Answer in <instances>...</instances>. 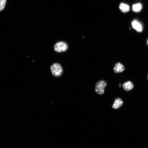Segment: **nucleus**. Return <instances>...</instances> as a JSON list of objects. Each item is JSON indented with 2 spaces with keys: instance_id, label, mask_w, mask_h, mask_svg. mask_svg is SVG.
Returning a JSON list of instances; mask_svg holds the SVG:
<instances>
[{
  "instance_id": "8",
  "label": "nucleus",
  "mask_w": 148,
  "mask_h": 148,
  "mask_svg": "<svg viewBox=\"0 0 148 148\" xmlns=\"http://www.w3.org/2000/svg\"><path fill=\"white\" fill-rule=\"evenodd\" d=\"M119 8L120 10L123 12L126 13L130 11V7L128 5L121 3L119 6Z\"/></svg>"
},
{
  "instance_id": "10",
  "label": "nucleus",
  "mask_w": 148,
  "mask_h": 148,
  "mask_svg": "<svg viewBox=\"0 0 148 148\" xmlns=\"http://www.w3.org/2000/svg\"><path fill=\"white\" fill-rule=\"evenodd\" d=\"M6 2V0H0V12L4 9Z\"/></svg>"
},
{
  "instance_id": "4",
  "label": "nucleus",
  "mask_w": 148,
  "mask_h": 148,
  "mask_svg": "<svg viewBox=\"0 0 148 148\" xmlns=\"http://www.w3.org/2000/svg\"><path fill=\"white\" fill-rule=\"evenodd\" d=\"M125 69L124 66L119 62L116 63L114 66L113 70L116 73H120L123 72Z\"/></svg>"
},
{
  "instance_id": "1",
  "label": "nucleus",
  "mask_w": 148,
  "mask_h": 148,
  "mask_svg": "<svg viewBox=\"0 0 148 148\" xmlns=\"http://www.w3.org/2000/svg\"><path fill=\"white\" fill-rule=\"evenodd\" d=\"M50 69L52 75L55 77H59L62 75L63 73L62 67L58 63L53 64L50 67Z\"/></svg>"
},
{
  "instance_id": "2",
  "label": "nucleus",
  "mask_w": 148,
  "mask_h": 148,
  "mask_svg": "<svg viewBox=\"0 0 148 148\" xmlns=\"http://www.w3.org/2000/svg\"><path fill=\"white\" fill-rule=\"evenodd\" d=\"M107 83L103 80L97 82L95 86V91L98 95H102L104 92V89L107 85Z\"/></svg>"
},
{
  "instance_id": "9",
  "label": "nucleus",
  "mask_w": 148,
  "mask_h": 148,
  "mask_svg": "<svg viewBox=\"0 0 148 148\" xmlns=\"http://www.w3.org/2000/svg\"><path fill=\"white\" fill-rule=\"evenodd\" d=\"M142 8V5L140 3H138L133 6V10L134 12H137L140 11Z\"/></svg>"
},
{
  "instance_id": "5",
  "label": "nucleus",
  "mask_w": 148,
  "mask_h": 148,
  "mask_svg": "<svg viewBox=\"0 0 148 148\" xmlns=\"http://www.w3.org/2000/svg\"><path fill=\"white\" fill-rule=\"evenodd\" d=\"M122 100L120 98L115 99L112 106L113 108L115 109H117L120 108L123 104Z\"/></svg>"
},
{
  "instance_id": "6",
  "label": "nucleus",
  "mask_w": 148,
  "mask_h": 148,
  "mask_svg": "<svg viewBox=\"0 0 148 148\" xmlns=\"http://www.w3.org/2000/svg\"><path fill=\"white\" fill-rule=\"evenodd\" d=\"M123 87L124 90L126 91H129L133 88L134 85L132 82L130 81H128L123 84Z\"/></svg>"
},
{
  "instance_id": "7",
  "label": "nucleus",
  "mask_w": 148,
  "mask_h": 148,
  "mask_svg": "<svg viewBox=\"0 0 148 148\" xmlns=\"http://www.w3.org/2000/svg\"><path fill=\"white\" fill-rule=\"evenodd\" d=\"M133 28L135 29L138 32H140L142 31V25L138 22L136 21H134L132 23Z\"/></svg>"
},
{
  "instance_id": "11",
  "label": "nucleus",
  "mask_w": 148,
  "mask_h": 148,
  "mask_svg": "<svg viewBox=\"0 0 148 148\" xmlns=\"http://www.w3.org/2000/svg\"><path fill=\"white\" fill-rule=\"evenodd\" d=\"M119 85H120V87H121V84H120Z\"/></svg>"
},
{
  "instance_id": "12",
  "label": "nucleus",
  "mask_w": 148,
  "mask_h": 148,
  "mask_svg": "<svg viewBox=\"0 0 148 148\" xmlns=\"http://www.w3.org/2000/svg\"><path fill=\"white\" fill-rule=\"evenodd\" d=\"M147 44H148V41H147Z\"/></svg>"
},
{
  "instance_id": "13",
  "label": "nucleus",
  "mask_w": 148,
  "mask_h": 148,
  "mask_svg": "<svg viewBox=\"0 0 148 148\" xmlns=\"http://www.w3.org/2000/svg\"></svg>"
},
{
  "instance_id": "3",
  "label": "nucleus",
  "mask_w": 148,
  "mask_h": 148,
  "mask_svg": "<svg viewBox=\"0 0 148 148\" xmlns=\"http://www.w3.org/2000/svg\"><path fill=\"white\" fill-rule=\"evenodd\" d=\"M68 46L65 42H60L57 43L54 46L55 51L57 52H61L67 51Z\"/></svg>"
}]
</instances>
